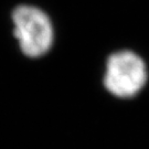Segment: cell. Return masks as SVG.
I'll list each match as a JSON object with an SVG mask.
<instances>
[{"instance_id": "6da1fadb", "label": "cell", "mask_w": 149, "mask_h": 149, "mask_svg": "<svg viewBox=\"0 0 149 149\" xmlns=\"http://www.w3.org/2000/svg\"><path fill=\"white\" fill-rule=\"evenodd\" d=\"M13 34L19 48L30 59H40L51 51L55 31L45 11L33 5H20L12 11Z\"/></svg>"}, {"instance_id": "7a4b0ae2", "label": "cell", "mask_w": 149, "mask_h": 149, "mask_svg": "<svg viewBox=\"0 0 149 149\" xmlns=\"http://www.w3.org/2000/svg\"><path fill=\"white\" fill-rule=\"evenodd\" d=\"M148 82V68L138 53L119 50L106 60L103 84L117 98L128 100L137 96Z\"/></svg>"}]
</instances>
